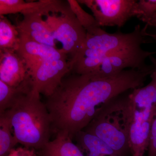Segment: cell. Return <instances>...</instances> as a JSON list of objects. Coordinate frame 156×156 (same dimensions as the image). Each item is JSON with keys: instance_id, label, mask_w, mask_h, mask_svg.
I'll use <instances>...</instances> for the list:
<instances>
[{"instance_id": "4fadbf2b", "label": "cell", "mask_w": 156, "mask_h": 156, "mask_svg": "<svg viewBox=\"0 0 156 156\" xmlns=\"http://www.w3.org/2000/svg\"><path fill=\"white\" fill-rule=\"evenodd\" d=\"M67 133H56L55 139L48 142L40 151L41 156H85Z\"/></svg>"}, {"instance_id": "277c9868", "label": "cell", "mask_w": 156, "mask_h": 156, "mask_svg": "<svg viewBox=\"0 0 156 156\" xmlns=\"http://www.w3.org/2000/svg\"><path fill=\"white\" fill-rule=\"evenodd\" d=\"M120 96L107 104L83 131L97 136L117 153L125 156L130 151L128 96Z\"/></svg>"}, {"instance_id": "9a60e30c", "label": "cell", "mask_w": 156, "mask_h": 156, "mask_svg": "<svg viewBox=\"0 0 156 156\" xmlns=\"http://www.w3.org/2000/svg\"><path fill=\"white\" fill-rule=\"evenodd\" d=\"M20 43V37L16 25L6 17L0 18V50L16 51Z\"/></svg>"}, {"instance_id": "6da1fadb", "label": "cell", "mask_w": 156, "mask_h": 156, "mask_svg": "<svg viewBox=\"0 0 156 156\" xmlns=\"http://www.w3.org/2000/svg\"><path fill=\"white\" fill-rule=\"evenodd\" d=\"M152 71L149 66L108 76L94 73H70L45 103L53 133L65 132L73 139L110 101L130 89L143 87Z\"/></svg>"}, {"instance_id": "30bf717a", "label": "cell", "mask_w": 156, "mask_h": 156, "mask_svg": "<svg viewBox=\"0 0 156 156\" xmlns=\"http://www.w3.org/2000/svg\"><path fill=\"white\" fill-rule=\"evenodd\" d=\"M156 53L144 50L142 48L120 51L105 57L94 72L102 76L119 73L126 69H142L147 66L146 59Z\"/></svg>"}, {"instance_id": "ba28073f", "label": "cell", "mask_w": 156, "mask_h": 156, "mask_svg": "<svg viewBox=\"0 0 156 156\" xmlns=\"http://www.w3.org/2000/svg\"><path fill=\"white\" fill-rule=\"evenodd\" d=\"M69 73L67 55L43 62L29 74L34 91L47 98L52 95L63 78Z\"/></svg>"}, {"instance_id": "8992f818", "label": "cell", "mask_w": 156, "mask_h": 156, "mask_svg": "<svg viewBox=\"0 0 156 156\" xmlns=\"http://www.w3.org/2000/svg\"><path fill=\"white\" fill-rule=\"evenodd\" d=\"M47 14L46 22L55 40L61 43L63 53L73 58L87 37V31L81 25L71 9L68 1L61 9Z\"/></svg>"}, {"instance_id": "7a4b0ae2", "label": "cell", "mask_w": 156, "mask_h": 156, "mask_svg": "<svg viewBox=\"0 0 156 156\" xmlns=\"http://www.w3.org/2000/svg\"><path fill=\"white\" fill-rule=\"evenodd\" d=\"M4 113L10 120L17 144L40 151L50 141L53 133L51 117L32 85L20 93Z\"/></svg>"}, {"instance_id": "d6986e66", "label": "cell", "mask_w": 156, "mask_h": 156, "mask_svg": "<svg viewBox=\"0 0 156 156\" xmlns=\"http://www.w3.org/2000/svg\"><path fill=\"white\" fill-rule=\"evenodd\" d=\"M135 12L136 17L151 26L156 20V0H140L136 3Z\"/></svg>"}, {"instance_id": "52a82bcc", "label": "cell", "mask_w": 156, "mask_h": 156, "mask_svg": "<svg viewBox=\"0 0 156 156\" xmlns=\"http://www.w3.org/2000/svg\"><path fill=\"white\" fill-rule=\"evenodd\" d=\"M91 10L98 24L101 27L121 28L131 17H136V0H80Z\"/></svg>"}, {"instance_id": "8fae6325", "label": "cell", "mask_w": 156, "mask_h": 156, "mask_svg": "<svg viewBox=\"0 0 156 156\" xmlns=\"http://www.w3.org/2000/svg\"><path fill=\"white\" fill-rule=\"evenodd\" d=\"M29 76L24 60L16 51L0 50V80L17 87Z\"/></svg>"}, {"instance_id": "603a6c76", "label": "cell", "mask_w": 156, "mask_h": 156, "mask_svg": "<svg viewBox=\"0 0 156 156\" xmlns=\"http://www.w3.org/2000/svg\"><path fill=\"white\" fill-rule=\"evenodd\" d=\"M156 30V27H155ZM148 36L150 37H151L152 38L154 41L156 42V31L154 34H148Z\"/></svg>"}, {"instance_id": "7402d4cb", "label": "cell", "mask_w": 156, "mask_h": 156, "mask_svg": "<svg viewBox=\"0 0 156 156\" xmlns=\"http://www.w3.org/2000/svg\"><path fill=\"white\" fill-rule=\"evenodd\" d=\"M7 156H37L35 150L25 147L13 149Z\"/></svg>"}, {"instance_id": "3957f363", "label": "cell", "mask_w": 156, "mask_h": 156, "mask_svg": "<svg viewBox=\"0 0 156 156\" xmlns=\"http://www.w3.org/2000/svg\"><path fill=\"white\" fill-rule=\"evenodd\" d=\"M148 26H136L129 33L118 31L109 33L98 27L87 32V37L80 49L69 61V72L85 74L94 72L105 57L113 53L141 48L147 42Z\"/></svg>"}, {"instance_id": "ffe728a7", "label": "cell", "mask_w": 156, "mask_h": 156, "mask_svg": "<svg viewBox=\"0 0 156 156\" xmlns=\"http://www.w3.org/2000/svg\"><path fill=\"white\" fill-rule=\"evenodd\" d=\"M67 1L78 21L87 32L100 27L98 24L94 16L84 11L77 1L68 0Z\"/></svg>"}, {"instance_id": "ac0fdd59", "label": "cell", "mask_w": 156, "mask_h": 156, "mask_svg": "<svg viewBox=\"0 0 156 156\" xmlns=\"http://www.w3.org/2000/svg\"><path fill=\"white\" fill-rule=\"evenodd\" d=\"M37 2H26L23 0H0V15L22 13L23 11L34 9L41 4Z\"/></svg>"}, {"instance_id": "7c38bea8", "label": "cell", "mask_w": 156, "mask_h": 156, "mask_svg": "<svg viewBox=\"0 0 156 156\" xmlns=\"http://www.w3.org/2000/svg\"><path fill=\"white\" fill-rule=\"evenodd\" d=\"M16 52L24 60L28 74L45 60L66 55L54 47L21 37Z\"/></svg>"}, {"instance_id": "2e32d148", "label": "cell", "mask_w": 156, "mask_h": 156, "mask_svg": "<svg viewBox=\"0 0 156 156\" xmlns=\"http://www.w3.org/2000/svg\"><path fill=\"white\" fill-rule=\"evenodd\" d=\"M31 84L30 76L21 85L12 87L0 80V114L10 108L18 95L28 88Z\"/></svg>"}, {"instance_id": "44dd1931", "label": "cell", "mask_w": 156, "mask_h": 156, "mask_svg": "<svg viewBox=\"0 0 156 156\" xmlns=\"http://www.w3.org/2000/svg\"><path fill=\"white\" fill-rule=\"evenodd\" d=\"M148 156H156V108L151 126Z\"/></svg>"}, {"instance_id": "e0dca14e", "label": "cell", "mask_w": 156, "mask_h": 156, "mask_svg": "<svg viewBox=\"0 0 156 156\" xmlns=\"http://www.w3.org/2000/svg\"><path fill=\"white\" fill-rule=\"evenodd\" d=\"M17 144L9 118L0 114V156L8 155Z\"/></svg>"}, {"instance_id": "5b68a950", "label": "cell", "mask_w": 156, "mask_h": 156, "mask_svg": "<svg viewBox=\"0 0 156 156\" xmlns=\"http://www.w3.org/2000/svg\"><path fill=\"white\" fill-rule=\"evenodd\" d=\"M156 108V92L146 87L133 90L127 97L129 144L132 156H144L148 147Z\"/></svg>"}, {"instance_id": "5bb4252c", "label": "cell", "mask_w": 156, "mask_h": 156, "mask_svg": "<svg viewBox=\"0 0 156 156\" xmlns=\"http://www.w3.org/2000/svg\"><path fill=\"white\" fill-rule=\"evenodd\" d=\"M74 137L79 147L86 151L88 156H122L97 136L83 130Z\"/></svg>"}, {"instance_id": "cb8c5ba5", "label": "cell", "mask_w": 156, "mask_h": 156, "mask_svg": "<svg viewBox=\"0 0 156 156\" xmlns=\"http://www.w3.org/2000/svg\"><path fill=\"white\" fill-rule=\"evenodd\" d=\"M151 27H156V20L154 21Z\"/></svg>"}, {"instance_id": "9c48e42d", "label": "cell", "mask_w": 156, "mask_h": 156, "mask_svg": "<svg viewBox=\"0 0 156 156\" xmlns=\"http://www.w3.org/2000/svg\"><path fill=\"white\" fill-rule=\"evenodd\" d=\"M41 1L39 6L21 13L23 18L17 21L16 27L20 37L56 48V40L46 21L42 18L44 15L47 1Z\"/></svg>"}]
</instances>
